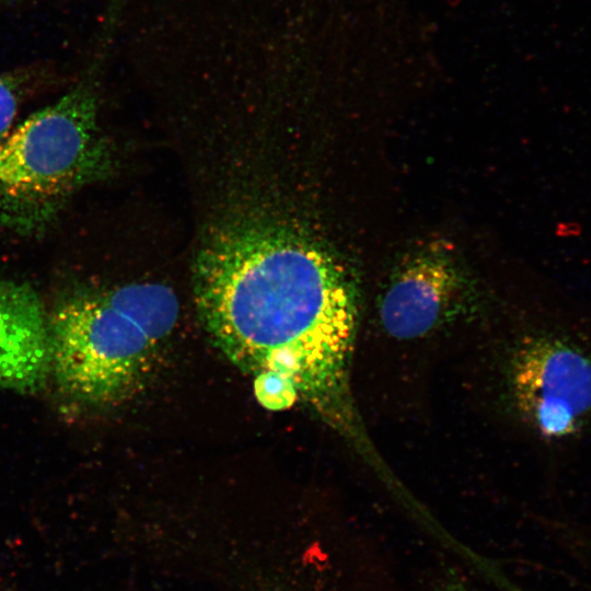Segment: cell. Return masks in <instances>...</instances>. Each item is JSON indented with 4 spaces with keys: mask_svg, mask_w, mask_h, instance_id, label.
Here are the masks:
<instances>
[{
    "mask_svg": "<svg viewBox=\"0 0 591 591\" xmlns=\"http://www.w3.org/2000/svg\"><path fill=\"white\" fill-rule=\"evenodd\" d=\"M48 323L51 373L65 392L91 404L129 397L149 373L159 346L107 291L70 298Z\"/></svg>",
    "mask_w": 591,
    "mask_h": 591,
    "instance_id": "obj_3",
    "label": "cell"
},
{
    "mask_svg": "<svg viewBox=\"0 0 591 591\" xmlns=\"http://www.w3.org/2000/svg\"><path fill=\"white\" fill-rule=\"evenodd\" d=\"M466 289L453 263L437 255L415 257L387 287L380 304L381 323L398 339L424 336L454 313Z\"/></svg>",
    "mask_w": 591,
    "mask_h": 591,
    "instance_id": "obj_5",
    "label": "cell"
},
{
    "mask_svg": "<svg viewBox=\"0 0 591 591\" xmlns=\"http://www.w3.org/2000/svg\"><path fill=\"white\" fill-rule=\"evenodd\" d=\"M107 46L63 96L0 140L1 209L45 212L105 174L111 157L97 126L96 82Z\"/></svg>",
    "mask_w": 591,
    "mask_h": 591,
    "instance_id": "obj_2",
    "label": "cell"
},
{
    "mask_svg": "<svg viewBox=\"0 0 591 591\" xmlns=\"http://www.w3.org/2000/svg\"><path fill=\"white\" fill-rule=\"evenodd\" d=\"M438 591H480L454 570L448 569L438 579Z\"/></svg>",
    "mask_w": 591,
    "mask_h": 591,
    "instance_id": "obj_9",
    "label": "cell"
},
{
    "mask_svg": "<svg viewBox=\"0 0 591 591\" xmlns=\"http://www.w3.org/2000/svg\"><path fill=\"white\" fill-rule=\"evenodd\" d=\"M51 373V338L40 299L27 283L0 278V390L38 391Z\"/></svg>",
    "mask_w": 591,
    "mask_h": 591,
    "instance_id": "obj_6",
    "label": "cell"
},
{
    "mask_svg": "<svg viewBox=\"0 0 591 591\" xmlns=\"http://www.w3.org/2000/svg\"><path fill=\"white\" fill-rule=\"evenodd\" d=\"M511 383L519 410L543 437H569L591 418V359L568 341L542 336L525 343Z\"/></svg>",
    "mask_w": 591,
    "mask_h": 591,
    "instance_id": "obj_4",
    "label": "cell"
},
{
    "mask_svg": "<svg viewBox=\"0 0 591 591\" xmlns=\"http://www.w3.org/2000/svg\"><path fill=\"white\" fill-rule=\"evenodd\" d=\"M254 393L257 401L270 410L289 408L299 397L297 389L289 380L273 373L255 376Z\"/></svg>",
    "mask_w": 591,
    "mask_h": 591,
    "instance_id": "obj_7",
    "label": "cell"
},
{
    "mask_svg": "<svg viewBox=\"0 0 591 591\" xmlns=\"http://www.w3.org/2000/svg\"><path fill=\"white\" fill-rule=\"evenodd\" d=\"M195 296L211 341L243 372L286 378L316 406L341 395L357 309L322 247L270 224L228 228L198 257Z\"/></svg>",
    "mask_w": 591,
    "mask_h": 591,
    "instance_id": "obj_1",
    "label": "cell"
},
{
    "mask_svg": "<svg viewBox=\"0 0 591 591\" xmlns=\"http://www.w3.org/2000/svg\"><path fill=\"white\" fill-rule=\"evenodd\" d=\"M19 108V80L11 74H0V140L12 130Z\"/></svg>",
    "mask_w": 591,
    "mask_h": 591,
    "instance_id": "obj_8",
    "label": "cell"
}]
</instances>
